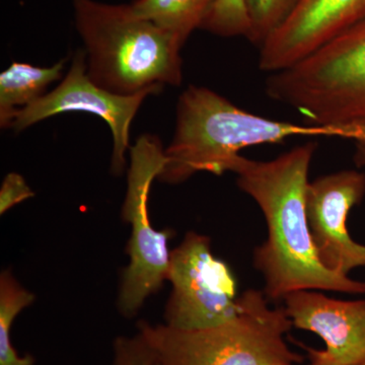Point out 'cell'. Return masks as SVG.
Instances as JSON below:
<instances>
[{
  "mask_svg": "<svg viewBox=\"0 0 365 365\" xmlns=\"http://www.w3.org/2000/svg\"><path fill=\"white\" fill-rule=\"evenodd\" d=\"M316 150L317 143L309 141L268 162L242 157L232 172L237 186L258 204L267 225V239L255 249L253 259L269 300L304 289L365 294V281L327 269L314 247L307 192Z\"/></svg>",
  "mask_w": 365,
  "mask_h": 365,
  "instance_id": "6da1fadb",
  "label": "cell"
},
{
  "mask_svg": "<svg viewBox=\"0 0 365 365\" xmlns=\"http://www.w3.org/2000/svg\"><path fill=\"white\" fill-rule=\"evenodd\" d=\"M294 136L336 137L328 129L259 116L209 88L190 86L178 102L175 135L158 179L178 184L199 172H234L245 148Z\"/></svg>",
  "mask_w": 365,
  "mask_h": 365,
  "instance_id": "7a4b0ae2",
  "label": "cell"
},
{
  "mask_svg": "<svg viewBox=\"0 0 365 365\" xmlns=\"http://www.w3.org/2000/svg\"><path fill=\"white\" fill-rule=\"evenodd\" d=\"M76 24L86 46L88 74L101 88L122 96L160 93L182 81V45L129 6L73 0Z\"/></svg>",
  "mask_w": 365,
  "mask_h": 365,
  "instance_id": "3957f363",
  "label": "cell"
},
{
  "mask_svg": "<svg viewBox=\"0 0 365 365\" xmlns=\"http://www.w3.org/2000/svg\"><path fill=\"white\" fill-rule=\"evenodd\" d=\"M237 318L212 328L179 330L138 324V335L160 365H299L304 356L287 341L292 323L284 307H272L263 292L240 297Z\"/></svg>",
  "mask_w": 365,
  "mask_h": 365,
  "instance_id": "277c9868",
  "label": "cell"
},
{
  "mask_svg": "<svg viewBox=\"0 0 365 365\" xmlns=\"http://www.w3.org/2000/svg\"><path fill=\"white\" fill-rule=\"evenodd\" d=\"M266 93L336 137L365 129V21L294 66L269 74Z\"/></svg>",
  "mask_w": 365,
  "mask_h": 365,
  "instance_id": "5b68a950",
  "label": "cell"
},
{
  "mask_svg": "<svg viewBox=\"0 0 365 365\" xmlns=\"http://www.w3.org/2000/svg\"><path fill=\"white\" fill-rule=\"evenodd\" d=\"M130 158L122 208L125 222L132 227L126 250L130 264L125 269L118 297V309L125 318L135 316L145 299L168 280L169 240L173 235L170 230H155L148 212L151 184L162 174L167 163L160 139L153 135L139 137L131 148Z\"/></svg>",
  "mask_w": 365,
  "mask_h": 365,
  "instance_id": "8992f818",
  "label": "cell"
},
{
  "mask_svg": "<svg viewBox=\"0 0 365 365\" xmlns=\"http://www.w3.org/2000/svg\"><path fill=\"white\" fill-rule=\"evenodd\" d=\"M168 280L173 290L165 319L172 328H212L237 318L241 311L234 273L212 254L206 235L190 232L170 252Z\"/></svg>",
  "mask_w": 365,
  "mask_h": 365,
  "instance_id": "52a82bcc",
  "label": "cell"
},
{
  "mask_svg": "<svg viewBox=\"0 0 365 365\" xmlns=\"http://www.w3.org/2000/svg\"><path fill=\"white\" fill-rule=\"evenodd\" d=\"M157 91H145L132 96L117 95L93 83L88 74L86 55L78 50L74 55L66 78L55 90L14 114L11 128L21 132L55 115L86 112L97 115L109 125L114 148L112 172L121 175L126 165L125 153L129 148L130 125L139 108L148 96Z\"/></svg>",
  "mask_w": 365,
  "mask_h": 365,
  "instance_id": "ba28073f",
  "label": "cell"
},
{
  "mask_svg": "<svg viewBox=\"0 0 365 365\" xmlns=\"http://www.w3.org/2000/svg\"><path fill=\"white\" fill-rule=\"evenodd\" d=\"M365 196V174L346 170L309 182L307 218L319 260L329 270L349 275L365 267V246L348 232L350 211Z\"/></svg>",
  "mask_w": 365,
  "mask_h": 365,
  "instance_id": "9c48e42d",
  "label": "cell"
},
{
  "mask_svg": "<svg viewBox=\"0 0 365 365\" xmlns=\"http://www.w3.org/2000/svg\"><path fill=\"white\" fill-rule=\"evenodd\" d=\"M321 290H297L283 299L292 326L318 335L324 349L299 344L314 365L365 362V299L329 297Z\"/></svg>",
  "mask_w": 365,
  "mask_h": 365,
  "instance_id": "30bf717a",
  "label": "cell"
},
{
  "mask_svg": "<svg viewBox=\"0 0 365 365\" xmlns=\"http://www.w3.org/2000/svg\"><path fill=\"white\" fill-rule=\"evenodd\" d=\"M364 21L365 0H297L261 46L259 68L270 74L287 69Z\"/></svg>",
  "mask_w": 365,
  "mask_h": 365,
  "instance_id": "8fae6325",
  "label": "cell"
},
{
  "mask_svg": "<svg viewBox=\"0 0 365 365\" xmlns=\"http://www.w3.org/2000/svg\"><path fill=\"white\" fill-rule=\"evenodd\" d=\"M66 59L54 66L36 67L13 62L0 73V125L11 128L14 114L44 96V91L63 73Z\"/></svg>",
  "mask_w": 365,
  "mask_h": 365,
  "instance_id": "7c38bea8",
  "label": "cell"
},
{
  "mask_svg": "<svg viewBox=\"0 0 365 365\" xmlns=\"http://www.w3.org/2000/svg\"><path fill=\"white\" fill-rule=\"evenodd\" d=\"M215 0H135L129 4L138 18L153 21L172 34L182 46L197 28H202Z\"/></svg>",
  "mask_w": 365,
  "mask_h": 365,
  "instance_id": "4fadbf2b",
  "label": "cell"
},
{
  "mask_svg": "<svg viewBox=\"0 0 365 365\" xmlns=\"http://www.w3.org/2000/svg\"><path fill=\"white\" fill-rule=\"evenodd\" d=\"M35 300V295L21 287L11 271L0 275V365H34L30 355L20 356L11 341L14 319Z\"/></svg>",
  "mask_w": 365,
  "mask_h": 365,
  "instance_id": "5bb4252c",
  "label": "cell"
},
{
  "mask_svg": "<svg viewBox=\"0 0 365 365\" xmlns=\"http://www.w3.org/2000/svg\"><path fill=\"white\" fill-rule=\"evenodd\" d=\"M248 19L247 38L261 46L294 11L297 0H242Z\"/></svg>",
  "mask_w": 365,
  "mask_h": 365,
  "instance_id": "9a60e30c",
  "label": "cell"
},
{
  "mask_svg": "<svg viewBox=\"0 0 365 365\" xmlns=\"http://www.w3.org/2000/svg\"><path fill=\"white\" fill-rule=\"evenodd\" d=\"M202 28L222 36L248 35L249 25L242 0H215Z\"/></svg>",
  "mask_w": 365,
  "mask_h": 365,
  "instance_id": "2e32d148",
  "label": "cell"
},
{
  "mask_svg": "<svg viewBox=\"0 0 365 365\" xmlns=\"http://www.w3.org/2000/svg\"><path fill=\"white\" fill-rule=\"evenodd\" d=\"M113 365H160L155 352L137 334L135 337H119L114 343Z\"/></svg>",
  "mask_w": 365,
  "mask_h": 365,
  "instance_id": "e0dca14e",
  "label": "cell"
},
{
  "mask_svg": "<svg viewBox=\"0 0 365 365\" xmlns=\"http://www.w3.org/2000/svg\"><path fill=\"white\" fill-rule=\"evenodd\" d=\"M34 195L25 179L16 173H11L4 178L0 189V215Z\"/></svg>",
  "mask_w": 365,
  "mask_h": 365,
  "instance_id": "ac0fdd59",
  "label": "cell"
},
{
  "mask_svg": "<svg viewBox=\"0 0 365 365\" xmlns=\"http://www.w3.org/2000/svg\"><path fill=\"white\" fill-rule=\"evenodd\" d=\"M355 141V163L360 168H365V139H356Z\"/></svg>",
  "mask_w": 365,
  "mask_h": 365,
  "instance_id": "d6986e66",
  "label": "cell"
},
{
  "mask_svg": "<svg viewBox=\"0 0 365 365\" xmlns=\"http://www.w3.org/2000/svg\"><path fill=\"white\" fill-rule=\"evenodd\" d=\"M347 138H351L353 140H356V139H365V129H364V130L350 132V133L348 134Z\"/></svg>",
  "mask_w": 365,
  "mask_h": 365,
  "instance_id": "ffe728a7",
  "label": "cell"
},
{
  "mask_svg": "<svg viewBox=\"0 0 365 365\" xmlns=\"http://www.w3.org/2000/svg\"><path fill=\"white\" fill-rule=\"evenodd\" d=\"M357 365H365V362H364V364H357Z\"/></svg>",
  "mask_w": 365,
  "mask_h": 365,
  "instance_id": "44dd1931",
  "label": "cell"
},
{
  "mask_svg": "<svg viewBox=\"0 0 365 365\" xmlns=\"http://www.w3.org/2000/svg\"><path fill=\"white\" fill-rule=\"evenodd\" d=\"M307 365H314V364H309H309H307Z\"/></svg>",
  "mask_w": 365,
  "mask_h": 365,
  "instance_id": "7402d4cb",
  "label": "cell"
},
{
  "mask_svg": "<svg viewBox=\"0 0 365 365\" xmlns=\"http://www.w3.org/2000/svg\"><path fill=\"white\" fill-rule=\"evenodd\" d=\"M158 364H160V362H158Z\"/></svg>",
  "mask_w": 365,
  "mask_h": 365,
  "instance_id": "603a6c76",
  "label": "cell"
}]
</instances>
